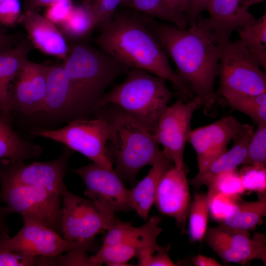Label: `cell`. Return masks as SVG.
<instances>
[{"label":"cell","mask_w":266,"mask_h":266,"mask_svg":"<svg viewBox=\"0 0 266 266\" xmlns=\"http://www.w3.org/2000/svg\"><path fill=\"white\" fill-rule=\"evenodd\" d=\"M82 4L86 7H89L90 5V0H81Z\"/></svg>","instance_id":"f5cc1de1"},{"label":"cell","mask_w":266,"mask_h":266,"mask_svg":"<svg viewBox=\"0 0 266 266\" xmlns=\"http://www.w3.org/2000/svg\"><path fill=\"white\" fill-rule=\"evenodd\" d=\"M59 26L63 33L75 42L81 41L97 28L89 8L83 4L73 5L67 18Z\"/></svg>","instance_id":"f1b7e54d"},{"label":"cell","mask_w":266,"mask_h":266,"mask_svg":"<svg viewBox=\"0 0 266 266\" xmlns=\"http://www.w3.org/2000/svg\"><path fill=\"white\" fill-rule=\"evenodd\" d=\"M239 172L245 191L255 192L259 194L261 197H266L265 166H243Z\"/></svg>","instance_id":"e575fe53"},{"label":"cell","mask_w":266,"mask_h":266,"mask_svg":"<svg viewBox=\"0 0 266 266\" xmlns=\"http://www.w3.org/2000/svg\"><path fill=\"white\" fill-rule=\"evenodd\" d=\"M225 100L230 107L247 115L258 125H266V92L235 95Z\"/></svg>","instance_id":"4dcf8cb0"},{"label":"cell","mask_w":266,"mask_h":266,"mask_svg":"<svg viewBox=\"0 0 266 266\" xmlns=\"http://www.w3.org/2000/svg\"><path fill=\"white\" fill-rule=\"evenodd\" d=\"M207 187V197L220 192L239 198L245 192L239 172L236 169L218 174L212 180Z\"/></svg>","instance_id":"d6a6232c"},{"label":"cell","mask_w":266,"mask_h":266,"mask_svg":"<svg viewBox=\"0 0 266 266\" xmlns=\"http://www.w3.org/2000/svg\"><path fill=\"white\" fill-rule=\"evenodd\" d=\"M72 171L83 180L85 195L100 209L112 214L133 210L130 190L113 168H106L93 163Z\"/></svg>","instance_id":"8fae6325"},{"label":"cell","mask_w":266,"mask_h":266,"mask_svg":"<svg viewBox=\"0 0 266 266\" xmlns=\"http://www.w3.org/2000/svg\"><path fill=\"white\" fill-rule=\"evenodd\" d=\"M62 1H71V0H26L22 13L29 10H37L42 7H48Z\"/></svg>","instance_id":"f6af8a7d"},{"label":"cell","mask_w":266,"mask_h":266,"mask_svg":"<svg viewBox=\"0 0 266 266\" xmlns=\"http://www.w3.org/2000/svg\"><path fill=\"white\" fill-rule=\"evenodd\" d=\"M6 27L0 22V33H5Z\"/></svg>","instance_id":"816d5d0a"},{"label":"cell","mask_w":266,"mask_h":266,"mask_svg":"<svg viewBox=\"0 0 266 266\" xmlns=\"http://www.w3.org/2000/svg\"><path fill=\"white\" fill-rule=\"evenodd\" d=\"M62 236L66 240L75 242L87 250L95 236L103 231H108L116 223L114 214L98 207L90 200L76 196L65 185L61 192Z\"/></svg>","instance_id":"ba28073f"},{"label":"cell","mask_w":266,"mask_h":266,"mask_svg":"<svg viewBox=\"0 0 266 266\" xmlns=\"http://www.w3.org/2000/svg\"><path fill=\"white\" fill-rule=\"evenodd\" d=\"M24 222L23 228L13 237L10 238L7 233L4 236L3 244L8 250L36 257H56L76 248L88 251L44 225L29 220Z\"/></svg>","instance_id":"4fadbf2b"},{"label":"cell","mask_w":266,"mask_h":266,"mask_svg":"<svg viewBox=\"0 0 266 266\" xmlns=\"http://www.w3.org/2000/svg\"><path fill=\"white\" fill-rule=\"evenodd\" d=\"M264 0H244V2L246 5L249 7L251 5L262 2Z\"/></svg>","instance_id":"f907efd6"},{"label":"cell","mask_w":266,"mask_h":266,"mask_svg":"<svg viewBox=\"0 0 266 266\" xmlns=\"http://www.w3.org/2000/svg\"><path fill=\"white\" fill-rule=\"evenodd\" d=\"M254 132L253 126L241 124L239 130L233 139V146L206 167L199 170L196 175L189 180V183L197 189L203 185L208 187L212 180L218 174L236 169L245 159L248 145Z\"/></svg>","instance_id":"7402d4cb"},{"label":"cell","mask_w":266,"mask_h":266,"mask_svg":"<svg viewBox=\"0 0 266 266\" xmlns=\"http://www.w3.org/2000/svg\"><path fill=\"white\" fill-rule=\"evenodd\" d=\"M7 230L0 232V266H36L37 257L8 250L3 244V239Z\"/></svg>","instance_id":"74e56055"},{"label":"cell","mask_w":266,"mask_h":266,"mask_svg":"<svg viewBox=\"0 0 266 266\" xmlns=\"http://www.w3.org/2000/svg\"><path fill=\"white\" fill-rule=\"evenodd\" d=\"M73 6L71 1L55 3L47 7L44 16L55 25H60L67 18Z\"/></svg>","instance_id":"60d3db41"},{"label":"cell","mask_w":266,"mask_h":266,"mask_svg":"<svg viewBox=\"0 0 266 266\" xmlns=\"http://www.w3.org/2000/svg\"><path fill=\"white\" fill-rule=\"evenodd\" d=\"M266 163V125L258 127L249 142L243 166L262 165Z\"/></svg>","instance_id":"836d02e7"},{"label":"cell","mask_w":266,"mask_h":266,"mask_svg":"<svg viewBox=\"0 0 266 266\" xmlns=\"http://www.w3.org/2000/svg\"><path fill=\"white\" fill-rule=\"evenodd\" d=\"M193 263L196 266H221L222 265L215 259L207 256L199 255L193 258Z\"/></svg>","instance_id":"bcb514c9"},{"label":"cell","mask_w":266,"mask_h":266,"mask_svg":"<svg viewBox=\"0 0 266 266\" xmlns=\"http://www.w3.org/2000/svg\"><path fill=\"white\" fill-rule=\"evenodd\" d=\"M49 66L26 59L11 90L12 111L30 115L41 112L46 91Z\"/></svg>","instance_id":"2e32d148"},{"label":"cell","mask_w":266,"mask_h":266,"mask_svg":"<svg viewBox=\"0 0 266 266\" xmlns=\"http://www.w3.org/2000/svg\"><path fill=\"white\" fill-rule=\"evenodd\" d=\"M42 151L40 145L24 139L15 132L0 111V159L24 162L38 158Z\"/></svg>","instance_id":"d4e9b609"},{"label":"cell","mask_w":266,"mask_h":266,"mask_svg":"<svg viewBox=\"0 0 266 266\" xmlns=\"http://www.w3.org/2000/svg\"><path fill=\"white\" fill-rule=\"evenodd\" d=\"M148 27L173 60L179 78L192 93L202 100L204 108L209 110L217 99L214 85L222 48L197 24L182 29L150 17Z\"/></svg>","instance_id":"7a4b0ae2"},{"label":"cell","mask_w":266,"mask_h":266,"mask_svg":"<svg viewBox=\"0 0 266 266\" xmlns=\"http://www.w3.org/2000/svg\"><path fill=\"white\" fill-rule=\"evenodd\" d=\"M257 61L239 40L222 48L219 62L220 86L216 97L266 92V75Z\"/></svg>","instance_id":"52a82bcc"},{"label":"cell","mask_w":266,"mask_h":266,"mask_svg":"<svg viewBox=\"0 0 266 266\" xmlns=\"http://www.w3.org/2000/svg\"><path fill=\"white\" fill-rule=\"evenodd\" d=\"M204 238L225 262L245 265L259 260L266 265V240L263 233H255L251 238L248 231L221 224L207 229Z\"/></svg>","instance_id":"7c38bea8"},{"label":"cell","mask_w":266,"mask_h":266,"mask_svg":"<svg viewBox=\"0 0 266 266\" xmlns=\"http://www.w3.org/2000/svg\"><path fill=\"white\" fill-rule=\"evenodd\" d=\"M123 0H90L89 8L99 29L109 22Z\"/></svg>","instance_id":"8d00e7d4"},{"label":"cell","mask_w":266,"mask_h":266,"mask_svg":"<svg viewBox=\"0 0 266 266\" xmlns=\"http://www.w3.org/2000/svg\"><path fill=\"white\" fill-rule=\"evenodd\" d=\"M13 211L8 207L0 206V232L7 230L5 224V220L8 216Z\"/></svg>","instance_id":"c3c4849f"},{"label":"cell","mask_w":266,"mask_h":266,"mask_svg":"<svg viewBox=\"0 0 266 266\" xmlns=\"http://www.w3.org/2000/svg\"><path fill=\"white\" fill-rule=\"evenodd\" d=\"M126 74V78L122 82L104 94L95 113L106 105H115L153 134L168 103L179 94L169 90L165 80L145 70L131 68Z\"/></svg>","instance_id":"5b68a950"},{"label":"cell","mask_w":266,"mask_h":266,"mask_svg":"<svg viewBox=\"0 0 266 266\" xmlns=\"http://www.w3.org/2000/svg\"><path fill=\"white\" fill-rule=\"evenodd\" d=\"M210 0H190L188 11L185 15L190 27L197 24L198 18L205 9Z\"/></svg>","instance_id":"7bdbcfd3"},{"label":"cell","mask_w":266,"mask_h":266,"mask_svg":"<svg viewBox=\"0 0 266 266\" xmlns=\"http://www.w3.org/2000/svg\"><path fill=\"white\" fill-rule=\"evenodd\" d=\"M86 250L76 248L66 252L63 256L48 257V266H89L90 257Z\"/></svg>","instance_id":"f35d334b"},{"label":"cell","mask_w":266,"mask_h":266,"mask_svg":"<svg viewBox=\"0 0 266 266\" xmlns=\"http://www.w3.org/2000/svg\"><path fill=\"white\" fill-rule=\"evenodd\" d=\"M70 150L65 149L56 159L46 162L10 163L0 183L44 188L61 193Z\"/></svg>","instance_id":"9a60e30c"},{"label":"cell","mask_w":266,"mask_h":266,"mask_svg":"<svg viewBox=\"0 0 266 266\" xmlns=\"http://www.w3.org/2000/svg\"><path fill=\"white\" fill-rule=\"evenodd\" d=\"M170 248L158 252L156 255L142 253L138 256V266H174L178 265L170 259L168 255Z\"/></svg>","instance_id":"b9f144b4"},{"label":"cell","mask_w":266,"mask_h":266,"mask_svg":"<svg viewBox=\"0 0 266 266\" xmlns=\"http://www.w3.org/2000/svg\"><path fill=\"white\" fill-rule=\"evenodd\" d=\"M63 66L85 118L95 113L106 88L130 68L100 48L82 41L69 47Z\"/></svg>","instance_id":"3957f363"},{"label":"cell","mask_w":266,"mask_h":266,"mask_svg":"<svg viewBox=\"0 0 266 266\" xmlns=\"http://www.w3.org/2000/svg\"><path fill=\"white\" fill-rule=\"evenodd\" d=\"M161 220L159 216H153L143 226L134 227L129 222L117 219L115 225L107 231L102 246L126 243L137 250L138 256L142 252L154 254L170 248L169 246L162 247L157 243V238L162 231L159 226Z\"/></svg>","instance_id":"ffe728a7"},{"label":"cell","mask_w":266,"mask_h":266,"mask_svg":"<svg viewBox=\"0 0 266 266\" xmlns=\"http://www.w3.org/2000/svg\"><path fill=\"white\" fill-rule=\"evenodd\" d=\"M121 6L170 22L179 28H186L185 16L171 8L165 0H123Z\"/></svg>","instance_id":"83f0119b"},{"label":"cell","mask_w":266,"mask_h":266,"mask_svg":"<svg viewBox=\"0 0 266 266\" xmlns=\"http://www.w3.org/2000/svg\"><path fill=\"white\" fill-rule=\"evenodd\" d=\"M4 0H0V3L4 1Z\"/></svg>","instance_id":"db71d44e"},{"label":"cell","mask_w":266,"mask_h":266,"mask_svg":"<svg viewBox=\"0 0 266 266\" xmlns=\"http://www.w3.org/2000/svg\"><path fill=\"white\" fill-rule=\"evenodd\" d=\"M165 0L171 8L185 16L189 8L190 0Z\"/></svg>","instance_id":"7dc6e473"},{"label":"cell","mask_w":266,"mask_h":266,"mask_svg":"<svg viewBox=\"0 0 266 266\" xmlns=\"http://www.w3.org/2000/svg\"><path fill=\"white\" fill-rule=\"evenodd\" d=\"M241 125L236 118L229 115L191 131L188 142L196 152L199 170L227 150L228 144L235 136Z\"/></svg>","instance_id":"e0dca14e"},{"label":"cell","mask_w":266,"mask_h":266,"mask_svg":"<svg viewBox=\"0 0 266 266\" xmlns=\"http://www.w3.org/2000/svg\"><path fill=\"white\" fill-rule=\"evenodd\" d=\"M0 198L23 220L39 223L61 232L62 197L59 192L37 187L1 183Z\"/></svg>","instance_id":"9c48e42d"},{"label":"cell","mask_w":266,"mask_h":266,"mask_svg":"<svg viewBox=\"0 0 266 266\" xmlns=\"http://www.w3.org/2000/svg\"><path fill=\"white\" fill-rule=\"evenodd\" d=\"M41 112L53 117L69 118L70 121L85 118L74 97L63 64L49 66Z\"/></svg>","instance_id":"44dd1931"},{"label":"cell","mask_w":266,"mask_h":266,"mask_svg":"<svg viewBox=\"0 0 266 266\" xmlns=\"http://www.w3.org/2000/svg\"><path fill=\"white\" fill-rule=\"evenodd\" d=\"M10 162L8 160L0 159V180L3 176Z\"/></svg>","instance_id":"681fc988"},{"label":"cell","mask_w":266,"mask_h":266,"mask_svg":"<svg viewBox=\"0 0 266 266\" xmlns=\"http://www.w3.org/2000/svg\"><path fill=\"white\" fill-rule=\"evenodd\" d=\"M209 215L207 195L196 193L191 203L188 214L189 234L193 242H200L207 230Z\"/></svg>","instance_id":"f546056e"},{"label":"cell","mask_w":266,"mask_h":266,"mask_svg":"<svg viewBox=\"0 0 266 266\" xmlns=\"http://www.w3.org/2000/svg\"><path fill=\"white\" fill-rule=\"evenodd\" d=\"M191 201L185 167L170 168L161 178L154 203L163 214L175 219L182 233L185 232Z\"/></svg>","instance_id":"ac0fdd59"},{"label":"cell","mask_w":266,"mask_h":266,"mask_svg":"<svg viewBox=\"0 0 266 266\" xmlns=\"http://www.w3.org/2000/svg\"><path fill=\"white\" fill-rule=\"evenodd\" d=\"M138 256L137 250L131 245L121 243L114 245L102 246L98 253L90 257L89 266H130L128 262Z\"/></svg>","instance_id":"1f68e13d"},{"label":"cell","mask_w":266,"mask_h":266,"mask_svg":"<svg viewBox=\"0 0 266 266\" xmlns=\"http://www.w3.org/2000/svg\"><path fill=\"white\" fill-rule=\"evenodd\" d=\"M152 166L147 175L130 190L133 210L144 220L148 218L151 208L154 203L157 189L161 178L174 166L161 150Z\"/></svg>","instance_id":"cb8c5ba5"},{"label":"cell","mask_w":266,"mask_h":266,"mask_svg":"<svg viewBox=\"0 0 266 266\" xmlns=\"http://www.w3.org/2000/svg\"><path fill=\"white\" fill-rule=\"evenodd\" d=\"M32 133L63 144L101 166L113 168V155L107 146L110 137L109 128L100 117L93 119H76L59 129H38Z\"/></svg>","instance_id":"8992f818"},{"label":"cell","mask_w":266,"mask_h":266,"mask_svg":"<svg viewBox=\"0 0 266 266\" xmlns=\"http://www.w3.org/2000/svg\"><path fill=\"white\" fill-rule=\"evenodd\" d=\"M248 9L244 0H210L206 7L209 17L199 19L197 25L223 48L231 42L233 31L256 20Z\"/></svg>","instance_id":"5bb4252c"},{"label":"cell","mask_w":266,"mask_h":266,"mask_svg":"<svg viewBox=\"0 0 266 266\" xmlns=\"http://www.w3.org/2000/svg\"><path fill=\"white\" fill-rule=\"evenodd\" d=\"M32 46L29 38H25L12 48L0 50V111L10 123L12 120L11 82L28 59Z\"/></svg>","instance_id":"603a6c76"},{"label":"cell","mask_w":266,"mask_h":266,"mask_svg":"<svg viewBox=\"0 0 266 266\" xmlns=\"http://www.w3.org/2000/svg\"><path fill=\"white\" fill-rule=\"evenodd\" d=\"M266 216V197H261L258 200L255 201L240 200L232 213L221 224L249 231L254 230Z\"/></svg>","instance_id":"484cf974"},{"label":"cell","mask_w":266,"mask_h":266,"mask_svg":"<svg viewBox=\"0 0 266 266\" xmlns=\"http://www.w3.org/2000/svg\"><path fill=\"white\" fill-rule=\"evenodd\" d=\"M95 114L108 125L114 170L124 182L134 186L138 172L155 163L159 144L153 134L118 106L106 105Z\"/></svg>","instance_id":"277c9868"},{"label":"cell","mask_w":266,"mask_h":266,"mask_svg":"<svg viewBox=\"0 0 266 266\" xmlns=\"http://www.w3.org/2000/svg\"><path fill=\"white\" fill-rule=\"evenodd\" d=\"M18 22L25 28L33 46L44 54L66 60L69 47L64 34L37 10L21 13Z\"/></svg>","instance_id":"d6986e66"},{"label":"cell","mask_w":266,"mask_h":266,"mask_svg":"<svg viewBox=\"0 0 266 266\" xmlns=\"http://www.w3.org/2000/svg\"><path fill=\"white\" fill-rule=\"evenodd\" d=\"M21 14L19 0H4L0 3V22L6 27L17 23Z\"/></svg>","instance_id":"ab89813d"},{"label":"cell","mask_w":266,"mask_h":266,"mask_svg":"<svg viewBox=\"0 0 266 266\" xmlns=\"http://www.w3.org/2000/svg\"><path fill=\"white\" fill-rule=\"evenodd\" d=\"M239 40L264 69L266 67V14L254 22L239 28Z\"/></svg>","instance_id":"4316f807"},{"label":"cell","mask_w":266,"mask_h":266,"mask_svg":"<svg viewBox=\"0 0 266 266\" xmlns=\"http://www.w3.org/2000/svg\"><path fill=\"white\" fill-rule=\"evenodd\" d=\"M202 104V100L197 96L186 103L178 99L166 106L159 119L154 136L177 168L184 167L183 155L192 131L191 119L194 111Z\"/></svg>","instance_id":"30bf717a"},{"label":"cell","mask_w":266,"mask_h":266,"mask_svg":"<svg viewBox=\"0 0 266 266\" xmlns=\"http://www.w3.org/2000/svg\"><path fill=\"white\" fill-rule=\"evenodd\" d=\"M150 16L120 6L95 38L99 48L131 68L170 82L185 100L193 93L171 67L168 56L148 27Z\"/></svg>","instance_id":"6da1fadb"},{"label":"cell","mask_w":266,"mask_h":266,"mask_svg":"<svg viewBox=\"0 0 266 266\" xmlns=\"http://www.w3.org/2000/svg\"><path fill=\"white\" fill-rule=\"evenodd\" d=\"M22 37L20 33L10 34L0 33V50L14 47L22 39Z\"/></svg>","instance_id":"ee69618b"},{"label":"cell","mask_w":266,"mask_h":266,"mask_svg":"<svg viewBox=\"0 0 266 266\" xmlns=\"http://www.w3.org/2000/svg\"><path fill=\"white\" fill-rule=\"evenodd\" d=\"M209 215L212 219L222 223L232 213L240 198L233 197L222 193L207 197Z\"/></svg>","instance_id":"d590c367"}]
</instances>
